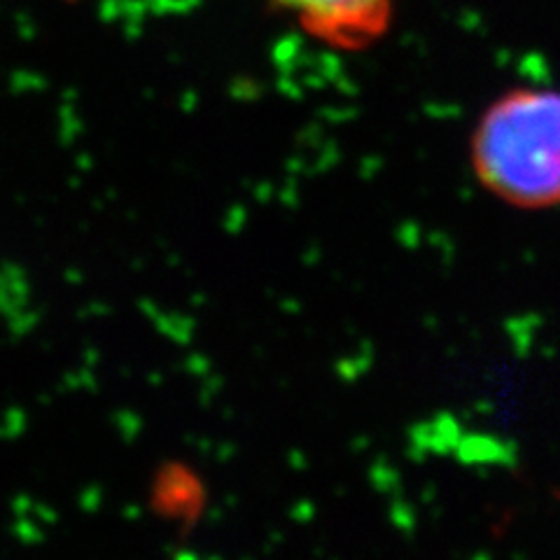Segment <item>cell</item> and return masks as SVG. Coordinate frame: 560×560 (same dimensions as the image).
<instances>
[{"mask_svg": "<svg viewBox=\"0 0 560 560\" xmlns=\"http://www.w3.org/2000/svg\"><path fill=\"white\" fill-rule=\"evenodd\" d=\"M469 171L486 195L523 210L560 208V86L514 84L471 125Z\"/></svg>", "mask_w": 560, "mask_h": 560, "instance_id": "cell-1", "label": "cell"}, {"mask_svg": "<svg viewBox=\"0 0 560 560\" xmlns=\"http://www.w3.org/2000/svg\"><path fill=\"white\" fill-rule=\"evenodd\" d=\"M311 38L341 51H364L390 33L395 0H267Z\"/></svg>", "mask_w": 560, "mask_h": 560, "instance_id": "cell-2", "label": "cell"}]
</instances>
